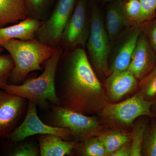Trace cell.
I'll list each match as a JSON object with an SVG mask.
<instances>
[{
	"label": "cell",
	"mask_w": 156,
	"mask_h": 156,
	"mask_svg": "<svg viewBox=\"0 0 156 156\" xmlns=\"http://www.w3.org/2000/svg\"><path fill=\"white\" fill-rule=\"evenodd\" d=\"M126 17L131 26L139 25L141 8L139 0H128L124 3Z\"/></svg>",
	"instance_id": "cell-25"
},
{
	"label": "cell",
	"mask_w": 156,
	"mask_h": 156,
	"mask_svg": "<svg viewBox=\"0 0 156 156\" xmlns=\"http://www.w3.org/2000/svg\"><path fill=\"white\" fill-rule=\"evenodd\" d=\"M137 80L128 69L111 73L103 85L110 101L117 102L135 91L138 87Z\"/></svg>",
	"instance_id": "cell-13"
},
{
	"label": "cell",
	"mask_w": 156,
	"mask_h": 156,
	"mask_svg": "<svg viewBox=\"0 0 156 156\" xmlns=\"http://www.w3.org/2000/svg\"><path fill=\"white\" fill-rule=\"evenodd\" d=\"M28 17L25 0H0V28Z\"/></svg>",
	"instance_id": "cell-17"
},
{
	"label": "cell",
	"mask_w": 156,
	"mask_h": 156,
	"mask_svg": "<svg viewBox=\"0 0 156 156\" xmlns=\"http://www.w3.org/2000/svg\"><path fill=\"white\" fill-rule=\"evenodd\" d=\"M37 106L36 104L28 101L24 119L7 138L14 143L21 142L36 134H53L66 140L73 138L71 132L67 128L53 127L42 122L38 116Z\"/></svg>",
	"instance_id": "cell-8"
},
{
	"label": "cell",
	"mask_w": 156,
	"mask_h": 156,
	"mask_svg": "<svg viewBox=\"0 0 156 156\" xmlns=\"http://www.w3.org/2000/svg\"><path fill=\"white\" fill-rule=\"evenodd\" d=\"M90 33L87 47L88 57L94 70L100 77H107L108 59L111 50L109 39L100 9L94 2L91 3Z\"/></svg>",
	"instance_id": "cell-4"
},
{
	"label": "cell",
	"mask_w": 156,
	"mask_h": 156,
	"mask_svg": "<svg viewBox=\"0 0 156 156\" xmlns=\"http://www.w3.org/2000/svg\"><path fill=\"white\" fill-rule=\"evenodd\" d=\"M26 100L0 89V139L8 137L17 127L25 109Z\"/></svg>",
	"instance_id": "cell-11"
},
{
	"label": "cell",
	"mask_w": 156,
	"mask_h": 156,
	"mask_svg": "<svg viewBox=\"0 0 156 156\" xmlns=\"http://www.w3.org/2000/svg\"><path fill=\"white\" fill-rule=\"evenodd\" d=\"M9 154L12 156H40V149L33 144L25 143L11 150Z\"/></svg>",
	"instance_id": "cell-27"
},
{
	"label": "cell",
	"mask_w": 156,
	"mask_h": 156,
	"mask_svg": "<svg viewBox=\"0 0 156 156\" xmlns=\"http://www.w3.org/2000/svg\"><path fill=\"white\" fill-rule=\"evenodd\" d=\"M131 144L128 142L119 148L110 156H131Z\"/></svg>",
	"instance_id": "cell-29"
},
{
	"label": "cell",
	"mask_w": 156,
	"mask_h": 156,
	"mask_svg": "<svg viewBox=\"0 0 156 156\" xmlns=\"http://www.w3.org/2000/svg\"><path fill=\"white\" fill-rule=\"evenodd\" d=\"M14 66V61L9 54L0 56V89L9 84Z\"/></svg>",
	"instance_id": "cell-22"
},
{
	"label": "cell",
	"mask_w": 156,
	"mask_h": 156,
	"mask_svg": "<svg viewBox=\"0 0 156 156\" xmlns=\"http://www.w3.org/2000/svg\"><path fill=\"white\" fill-rule=\"evenodd\" d=\"M137 93L145 100L152 101L156 98V64L150 72L138 83Z\"/></svg>",
	"instance_id": "cell-20"
},
{
	"label": "cell",
	"mask_w": 156,
	"mask_h": 156,
	"mask_svg": "<svg viewBox=\"0 0 156 156\" xmlns=\"http://www.w3.org/2000/svg\"><path fill=\"white\" fill-rule=\"evenodd\" d=\"M128 1V0H123V2H124V3H125V2H126V1Z\"/></svg>",
	"instance_id": "cell-31"
},
{
	"label": "cell",
	"mask_w": 156,
	"mask_h": 156,
	"mask_svg": "<svg viewBox=\"0 0 156 156\" xmlns=\"http://www.w3.org/2000/svg\"><path fill=\"white\" fill-rule=\"evenodd\" d=\"M55 88L60 105L85 115L98 114L111 102L86 51L81 48L69 54Z\"/></svg>",
	"instance_id": "cell-1"
},
{
	"label": "cell",
	"mask_w": 156,
	"mask_h": 156,
	"mask_svg": "<svg viewBox=\"0 0 156 156\" xmlns=\"http://www.w3.org/2000/svg\"><path fill=\"white\" fill-rule=\"evenodd\" d=\"M52 0H25L28 17L41 20Z\"/></svg>",
	"instance_id": "cell-23"
},
{
	"label": "cell",
	"mask_w": 156,
	"mask_h": 156,
	"mask_svg": "<svg viewBox=\"0 0 156 156\" xmlns=\"http://www.w3.org/2000/svg\"><path fill=\"white\" fill-rule=\"evenodd\" d=\"M77 0H58L49 18L37 30L35 38L50 48L60 44L62 35L72 15Z\"/></svg>",
	"instance_id": "cell-7"
},
{
	"label": "cell",
	"mask_w": 156,
	"mask_h": 156,
	"mask_svg": "<svg viewBox=\"0 0 156 156\" xmlns=\"http://www.w3.org/2000/svg\"><path fill=\"white\" fill-rule=\"evenodd\" d=\"M9 52L14 66L10 84L19 85L30 73L42 69L41 65L52 56L56 49L50 48L36 38L28 41L11 39L2 45Z\"/></svg>",
	"instance_id": "cell-3"
},
{
	"label": "cell",
	"mask_w": 156,
	"mask_h": 156,
	"mask_svg": "<svg viewBox=\"0 0 156 156\" xmlns=\"http://www.w3.org/2000/svg\"><path fill=\"white\" fill-rule=\"evenodd\" d=\"M62 49L58 47L54 54L46 61L43 73L38 77L30 79L21 85L9 83L3 90L27 99L42 109L50 108L48 101L60 105L56 95L55 80Z\"/></svg>",
	"instance_id": "cell-2"
},
{
	"label": "cell",
	"mask_w": 156,
	"mask_h": 156,
	"mask_svg": "<svg viewBox=\"0 0 156 156\" xmlns=\"http://www.w3.org/2000/svg\"><path fill=\"white\" fill-rule=\"evenodd\" d=\"M50 116V126L67 128L76 141H83L98 136L104 129L96 117L89 116L61 105H53Z\"/></svg>",
	"instance_id": "cell-5"
},
{
	"label": "cell",
	"mask_w": 156,
	"mask_h": 156,
	"mask_svg": "<svg viewBox=\"0 0 156 156\" xmlns=\"http://www.w3.org/2000/svg\"><path fill=\"white\" fill-rule=\"evenodd\" d=\"M141 8V14L138 25L154 19L156 14V0H139Z\"/></svg>",
	"instance_id": "cell-26"
},
{
	"label": "cell",
	"mask_w": 156,
	"mask_h": 156,
	"mask_svg": "<svg viewBox=\"0 0 156 156\" xmlns=\"http://www.w3.org/2000/svg\"><path fill=\"white\" fill-rule=\"evenodd\" d=\"M99 2H101L103 3H110L111 2H113L114 0H98Z\"/></svg>",
	"instance_id": "cell-30"
},
{
	"label": "cell",
	"mask_w": 156,
	"mask_h": 156,
	"mask_svg": "<svg viewBox=\"0 0 156 156\" xmlns=\"http://www.w3.org/2000/svg\"><path fill=\"white\" fill-rule=\"evenodd\" d=\"M105 18V29L111 43L115 41L123 30L131 26L126 17L123 0H114L109 3Z\"/></svg>",
	"instance_id": "cell-14"
},
{
	"label": "cell",
	"mask_w": 156,
	"mask_h": 156,
	"mask_svg": "<svg viewBox=\"0 0 156 156\" xmlns=\"http://www.w3.org/2000/svg\"><path fill=\"white\" fill-rule=\"evenodd\" d=\"M87 0H77L74 10L62 35L60 44L71 48H86L90 33Z\"/></svg>",
	"instance_id": "cell-9"
},
{
	"label": "cell",
	"mask_w": 156,
	"mask_h": 156,
	"mask_svg": "<svg viewBox=\"0 0 156 156\" xmlns=\"http://www.w3.org/2000/svg\"><path fill=\"white\" fill-rule=\"evenodd\" d=\"M141 32V25H134L126 27L119 34L115 41V43L112 53V60L108 66V75L113 72L128 69Z\"/></svg>",
	"instance_id": "cell-10"
},
{
	"label": "cell",
	"mask_w": 156,
	"mask_h": 156,
	"mask_svg": "<svg viewBox=\"0 0 156 156\" xmlns=\"http://www.w3.org/2000/svg\"><path fill=\"white\" fill-rule=\"evenodd\" d=\"M142 31L147 37L151 47L156 53V18L141 25Z\"/></svg>",
	"instance_id": "cell-28"
},
{
	"label": "cell",
	"mask_w": 156,
	"mask_h": 156,
	"mask_svg": "<svg viewBox=\"0 0 156 156\" xmlns=\"http://www.w3.org/2000/svg\"><path fill=\"white\" fill-rule=\"evenodd\" d=\"M42 21L28 17L14 25L0 28V47L11 39L28 41L35 38L36 32Z\"/></svg>",
	"instance_id": "cell-16"
},
{
	"label": "cell",
	"mask_w": 156,
	"mask_h": 156,
	"mask_svg": "<svg viewBox=\"0 0 156 156\" xmlns=\"http://www.w3.org/2000/svg\"><path fill=\"white\" fill-rule=\"evenodd\" d=\"M75 150L80 156H108L103 143L98 136H91L81 141Z\"/></svg>",
	"instance_id": "cell-19"
},
{
	"label": "cell",
	"mask_w": 156,
	"mask_h": 156,
	"mask_svg": "<svg viewBox=\"0 0 156 156\" xmlns=\"http://www.w3.org/2000/svg\"><path fill=\"white\" fill-rule=\"evenodd\" d=\"M98 136L103 143L108 156L122 146L130 142L131 138V134L119 129L102 131Z\"/></svg>",
	"instance_id": "cell-18"
},
{
	"label": "cell",
	"mask_w": 156,
	"mask_h": 156,
	"mask_svg": "<svg viewBox=\"0 0 156 156\" xmlns=\"http://www.w3.org/2000/svg\"><path fill=\"white\" fill-rule=\"evenodd\" d=\"M156 64V53L151 47L147 37L142 31L128 69L140 81L150 72Z\"/></svg>",
	"instance_id": "cell-12"
},
{
	"label": "cell",
	"mask_w": 156,
	"mask_h": 156,
	"mask_svg": "<svg viewBox=\"0 0 156 156\" xmlns=\"http://www.w3.org/2000/svg\"><path fill=\"white\" fill-rule=\"evenodd\" d=\"M147 123L139 121L134 125L131 133V156H142L143 143L147 130Z\"/></svg>",
	"instance_id": "cell-21"
},
{
	"label": "cell",
	"mask_w": 156,
	"mask_h": 156,
	"mask_svg": "<svg viewBox=\"0 0 156 156\" xmlns=\"http://www.w3.org/2000/svg\"><path fill=\"white\" fill-rule=\"evenodd\" d=\"M142 155L156 156V122L147 130L143 143Z\"/></svg>",
	"instance_id": "cell-24"
},
{
	"label": "cell",
	"mask_w": 156,
	"mask_h": 156,
	"mask_svg": "<svg viewBox=\"0 0 156 156\" xmlns=\"http://www.w3.org/2000/svg\"><path fill=\"white\" fill-rule=\"evenodd\" d=\"M152 102L145 100L137 92L122 102H110L98 115L106 126L129 127L140 117H155L151 111Z\"/></svg>",
	"instance_id": "cell-6"
},
{
	"label": "cell",
	"mask_w": 156,
	"mask_h": 156,
	"mask_svg": "<svg viewBox=\"0 0 156 156\" xmlns=\"http://www.w3.org/2000/svg\"><path fill=\"white\" fill-rule=\"evenodd\" d=\"M40 156L69 155L80 144L79 141L66 140L53 134H39L38 136Z\"/></svg>",
	"instance_id": "cell-15"
}]
</instances>
